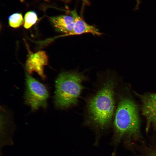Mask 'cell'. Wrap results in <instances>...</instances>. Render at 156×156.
Listing matches in <instances>:
<instances>
[{
    "label": "cell",
    "instance_id": "obj_1",
    "mask_svg": "<svg viewBox=\"0 0 156 156\" xmlns=\"http://www.w3.org/2000/svg\"><path fill=\"white\" fill-rule=\"evenodd\" d=\"M94 92L86 101L84 122L95 133V144L112 126L116 103L117 81L114 73L109 70L99 72Z\"/></svg>",
    "mask_w": 156,
    "mask_h": 156
},
{
    "label": "cell",
    "instance_id": "obj_2",
    "mask_svg": "<svg viewBox=\"0 0 156 156\" xmlns=\"http://www.w3.org/2000/svg\"><path fill=\"white\" fill-rule=\"evenodd\" d=\"M113 118L112 142L118 144L122 138L128 136L135 138L140 135V121L138 107L129 97L120 95Z\"/></svg>",
    "mask_w": 156,
    "mask_h": 156
},
{
    "label": "cell",
    "instance_id": "obj_3",
    "mask_svg": "<svg viewBox=\"0 0 156 156\" xmlns=\"http://www.w3.org/2000/svg\"><path fill=\"white\" fill-rule=\"evenodd\" d=\"M88 80L84 73L78 70L60 73L55 81L54 98L55 106L66 109L76 105L84 88L83 82Z\"/></svg>",
    "mask_w": 156,
    "mask_h": 156
},
{
    "label": "cell",
    "instance_id": "obj_4",
    "mask_svg": "<svg viewBox=\"0 0 156 156\" xmlns=\"http://www.w3.org/2000/svg\"><path fill=\"white\" fill-rule=\"evenodd\" d=\"M26 89L25 101L32 110H35L40 107H46L49 96L48 92L42 83L26 73Z\"/></svg>",
    "mask_w": 156,
    "mask_h": 156
},
{
    "label": "cell",
    "instance_id": "obj_5",
    "mask_svg": "<svg viewBox=\"0 0 156 156\" xmlns=\"http://www.w3.org/2000/svg\"><path fill=\"white\" fill-rule=\"evenodd\" d=\"M28 55L26 64V69L29 74L34 72L37 73L42 78L44 79L46 77L44 72V67L47 65L48 57L44 51H40L35 53H32L27 45Z\"/></svg>",
    "mask_w": 156,
    "mask_h": 156
},
{
    "label": "cell",
    "instance_id": "obj_6",
    "mask_svg": "<svg viewBox=\"0 0 156 156\" xmlns=\"http://www.w3.org/2000/svg\"><path fill=\"white\" fill-rule=\"evenodd\" d=\"M140 97L142 114L147 121L146 131H148L151 125L156 129V93L146 94Z\"/></svg>",
    "mask_w": 156,
    "mask_h": 156
},
{
    "label": "cell",
    "instance_id": "obj_7",
    "mask_svg": "<svg viewBox=\"0 0 156 156\" xmlns=\"http://www.w3.org/2000/svg\"><path fill=\"white\" fill-rule=\"evenodd\" d=\"M69 13L74 19L73 29L69 34L62 35L60 37L78 35L85 34H90L98 36L102 35V33L95 27L88 24L79 16L75 10L71 11Z\"/></svg>",
    "mask_w": 156,
    "mask_h": 156
},
{
    "label": "cell",
    "instance_id": "obj_8",
    "mask_svg": "<svg viewBox=\"0 0 156 156\" xmlns=\"http://www.w3.org/2000/svg\"><path fill=\"white\" fill-rule=\"evenodd\" d=\"M51 21L55 29L58 31L66 35L73 30L74 25V19L71 15H62L51 17Z\"/></svg>",
    "mask_w": 156,
    "mask_h": 156
},
{
    "label": "cell",
    "instance_id": "obj_9",
    "mask_svg": "<svg viewBox=\"0 0 156 156\" xmlns=\"http://www.w3.org/2000/svg\"><path fill=\"white\" fill-rule=\"evenodd\" d=\"M38 18L36 13L32 11L27 12L25 15L24 27L28 29L31 27L37 22Z\"/></svg>",
    "mask_w": 156,
    "mask_h": 156
},
{
    "label": "cell",
    "instance_id": "obj_10",
    "mask_svg": "<svg viewBox=\"0 0 156 156\" xmlns=\"http://www.w3.org/2000/svg\"><path fill=\"white\" fill-rule=\"evenodd\" d=\"M8 21L10 26L14 28L22 26L24 21L22 14L19 13H15L11 15L9 17Z\"/></svg>",
    "mask_w": 156,
    "mask_h": 156
},
{
    "label": "cell",
    "instance_id": "obj_11",
    "mask_svg": "<svg viewBox=\"0 0 156 156\" xmlns=\"http://www.w3.org/2000/svg\"><path fill=\"white\" fill-rule=\"evenodd\" d=\"M149 156H156V151H153L150 153Z\"/></svg>",
    "mask_w": 156,
    "mask_h": 156
},
{
    "label": "cell",
    "instance_id": "obj_12",
    "mask_svg": "<svg viewBox=\"0 0 156 156\" xmlns=\"http://www.w3.org/2000/svg\"><path fill=\"white\" fill-rule=\"evenodd\" d=\"M84 4H86L88 3V0H82Z\"/></svg>",
    "mask_w": 156,
    "mask_h": 156
}]
</instances>
